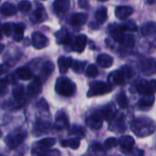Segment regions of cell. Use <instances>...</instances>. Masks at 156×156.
<instances>
[{"label": "cell", "mask_w": 156, "mask_h": 156, "mask_svg": "<svg viewBox=\"0 0 156 156\" xmlns=\"http://www.w3.org/2000/svg\"><path fill=\"white\" fill-rule=\"evenodd\" d=\"M32 44L35 48L41 49L46 48L49 44L48 38L40 32H34L32 34Z\"/></svg>", "instance_id": "cell-8"}, {"label": "cell", "mask_w": 156, "mask_h": 156, "mask_svg": "<svg viewBox=\"0 0 156 156\" xmlns=\"http://www.w3.org/2000/svg\"><path fill=\"white\" fill-rule=\"evenodd\" d=\"M31 6L32 5H31V3L29 0H21V1H19V3L17 5V9L20 12L26 13L31 9Z\"/></svg>", "instance_id": "cell-37"}, {"label": "cell", "mask_w": 156, "mask_h": 156, "mask_svg": "<svg viewBox=\"0 0 156 156\" xmlns=\"http://www.w3.org/2000/svg\"><path fill=\"white\" fill-rule=\"evenodd\" d=\"M32 154L34 155H59L60 152L58 150H50L48 148H41V147H37V148H34L31 152Z\"/></svg>", "instance_id": "cell-27"}, {"label": "cell", "mask_w": 156, "mask_h": 156, "mask_svg": "<svg viewBox=\"0 0 156 156\" xmlns=\"http://www.w3.org/2000/svg\"><path fill=\"white\" fill-rule=\"evenodd\" d=\"M118 144V140L114 137H111L105 140L104 144H103V148L106 150H111L114 147H116Z\"/></svg>", "instance_id": "cell-39"}, {"label": "cell", "mask_w": 156, "mask_h": 156, "mask_svg": "<svg viewBox=\"0 0 156 156\" xmlns=\"http://www.w3.org/2000/svg\"><path fill=\"white\" fill-rule=\"evenodd\" d=\"M154 103V94L144 95V98H142L138 102V107L140 110L147 111L150 108H152Z\"/></svg>", "instance_id": "cell-22"}, {"label": "cell", "mask_w": 156, "mask_h": 156, "mask_svg": "<svg viewBox=\"0 0 156 156\" xmlns=\"http://www.w3.org/2000/svg\"><path fill=\"white\" fill-rule=\"evenodd\" d=\"M56 144L55 138H45L37 143V145L41 148H50Z\"/></svg>", "instance_id": "cell-34"}, {"label": "cell", "mask_w": 156, "mask_h": 156, "mask_svg": "<svg viewBox=\"0 0 156 156\" xmlns=\"http://www.w3.org/2000/svg\"><path fill=\"white\" fill-rule=\"evenodd\" d=\"M69 134L70 135H76L77 138H83L85 137V131L82 127L80 126H72L71 129L69 130Z\"/></svg>", "instance_id": "cell-36"}, {"label": "cell", "mask_w": 156, "mask_h": 156, "mask_svg": "<svg viewBox=\"0 0 156 156\" xmlns=\"http://www.w3.org/2000/svg\"><path fill=\"white\" fill-rule=\"evenodd\" d=\"M6 86H7V81H6L5 79L0 80V94L5 92V90L6 89Z\"/></svg>", "instance_id": "cell-48"}, {"label": "cell", "mask_w": 156, "mask_h": 156, "mask_svg": "<svg viewBox=\"0 0 156 156\" xmlns=\"http://www.w3.org/2000/svg\"><path fill=\"white\" fill-rule=\"evenodd\" d=\"M113 86L110 84L109 82H103V81H94L91 82L90 85V90L87 93V96L89 98L95 97V96H101L106 93H109L112 90Z\"/></svg>", "instance_id": "cell-4"}, {"label": "cell", "mask_w": 156, "mask_h": 156, "mask_svg": "<svg viewBox=\"0 0 156 156\" xmlns=\"http://www.w3.org/2000/svg\"><path fill=\"white\" fill-rule=\"evenodd\" d=\"M117 128H118V131L120 132H123L126 127H125V124H124V118H123V115H121L118 120H117Z\"/></svg>", "instance_id": "cell-46"}, {"label": "cell", "mask_w": 156, "mask_h": 156, "mask_svg": "<svg viewBox=\"0 0 156 156\" xmlns=\"http://www.w3.org/2000/svg\"><path fill=\"white\" fill-rule=\"evenodd\" d=\"M69 120L65 112H58L56 115L55 118V122H54V129L57 131H62L65 129L69 128Z\"/></svg>", "instance_id": "cell-10"}, {"label": "cell", "mask_w": 156, "mask_h": 156, "mask_svg": "<svg viewBox=\"0 0 156 156\" xmlns=\"http://www.w3.org/2000/svg\"><path fill=\"white\" fill-rule=\"evenodd\" d=\"M97 63L100 67L108 69L113 64V58L108 54H100L97 57Z\"/></svg>", "instance_id": "cell-24"}, {"label": "cell", "mask_w": 156, "mask_h": 156, "mask_svg": "<svg viewBox=\"0 0 156 156\" xmlns=\"http://www.w3.org/2000/svg\"><path fill=\"white\" fill-rule=\"evenodd\" d=\"M47 17H48V14L45 8L40 6L32 12V14L30 15V21L34 24H37V23H41L45 21Z\"/></svg>", "instance_id": "cell-15"}, {"label": "cell", "mask_w": 156, "mask_h": 156, "mask_svg": "<svg viewBox=\"0 0 156 156\" xmlns=\"http://www.w3.org/2000/svg\"><path fill=\"white\" fill-rule=\"evenodd\" d=\"M70 6V0H54L53 8L58 16H63Z\"/></svg>", "instance_id": "cell-11"}, {"label": "cell", "mask_w": 156, "mask_h": 156, "mask_svg": "<svg viewBox=\"0 0 156 156\" xmlns=\"http://www.w3.org/2000/svg\"><path fill=\"white\" fill-rule=\"evenodd\" d=\"M26 138H27V132L25 130L16 129L5 136V143L10 150H14L18 146H20Z\"/></svg>", "instance_id": "cell-3"}, {"label": "cell", "mask_w": 156, "mask_h": 156, "mask_svg": "<svg viewBox=\"0 0 156 156\" xmlns=\"http://www.w3.org/2000/svg\"><path fill=\"white\" fill-rule=\"evenodd\" d=\"M122 74H123V77L124 79H127V80H132L133 77H134V71L133 69V68H131L130 66H122V69H121Z\"/></svg>", "instance_id": "cell-38"}, {"label": "cell", "mask_w": 156, "mask_h": 156, "mask_svg": "<svg viewBox=\"0 0 156 156\" xmlns=\"http://www.w3.org/2000/svg\"><path fill=\"white\" fill-rule=\"evenodd\" d=\"M133 8L130 5H119L115 9V16L120 20H125L133 13Z\"/></svg>", "instance_id": "cell-14"}, {"label": "cell", "mask_w": 156, "mask_h": 156, "mask_svg": "<svg viewBox=\"0 0 156 156\" xmlns=\"http://www.w3.org/2000/svg\"><path fill=\"white\" fill-rule=\"evenodd\" d=\"M13 97L15 98V100L19 103V104H23L25 101V90L23 86H17L16 88L13 89Z\"/></svg>", "instance_id": "cell-30"}, {"label": "cell", "mask_w": 156, "mask_h": 156, "mask_svg": "<svg viewBox=\"0 0 156 156\" xmlns=\"http://www.w3.org/2000/svg\"><path fill=\"white\" fill-rule=\"evenodd\" d=\"M55 37H56V40L58 44L68 45L71 42V37L69 33L68 32V30L65 28H61L60 30H58L55 34Z\"/></svg>", "instance_id": "cell-21"}, {"label": "cell", "mask_w": 156, "mask_h": 156, "mask_svg": "<svg viewBox=\"0 0 156 156\" xmlns=\"http://www.w3.org/2000/svg\"><path fill=\"white\" fill-rule=\"evenodd\" d=\"M154 1H155V0H145V2H146L147 4H149V5H153V4L154 3Z\"/></svg>", "instance_id": "cell-51"}, {"label": "cell", "mask_w": 156, "mask_h": 156, "mask_svg": "<svg viewBox=\"0 0 156 156\" xmlns=\"http://www.w3.org/2000/svg\"><path fill=\"white\" fill-rule=\"evenodd\" d=\"M141 68L144 74L152 75L155 73V59L154 58H145L141 62Z\"/></svg>", "instance_id": "cell-16"}, {"label": "cell", "mask_w": 156, "mask_h": 156, "mask_svg": "<svg viewBox=\"0 0 156 156\" xmlns=\"http://www.w3.org/2000/svg\"><path fill=\"white\" fill-rule=\"evenodd\" d=\"M131 130L138 137H146L154 133L155 124L152 119L141 117L134 119L131 122Z\"/></svg>", "instance_id": "cell-1"}, {"label": "cell", "mask_w": 156, "mask_h": 156, "mask_svg": "<svg viewBox=\"0 0 156 156\" xmlns=\"http://www.w3.org/2000/svg\"><path fill=\"white\" fill-rule=\"evenodd\" d=\"M99 112L101 113L103 120L110 122L114 119V117L117 113L116 106L114 105V103H109L108 105H105L104 107H102L99 111Z\"/></svg>", "instance_id": "cell-9"}, {"label": "cell", "mask_w": 156, "mask_h": 156, "mask_svg": "<svg viewBox=\"0 0 156 156\" xmlns=\"http://www.w3.org/2000/svg\"><path fill=\"white\" fill-rule=\"evenodd\" d=\"M85 65H86V62H83V61H80V60H76V61H72V64H71V67H72V69L77 72V73H81L85 68Z\"/></svg>", "instance_id": "cell-41"}, {"label": "cell", "mask_w": 156, "mask_h": 156, "mask_svg": "<svg viewBox=\"0 0 156 156\" xmlns=\"http://www.w3.org/2000/svg\"><path fill=\"white\" fill-rule=\"evenodd\" d=\"M95 18L97 23L99 24H103L107 18H108V10L107 7L105 6H101L97 9L96 13H95Z\"/></svg>", "instance_id": "cell-28"}, {"label": "cell", "mask_w": 156, "mask_h": 156, "mask_svg": "<svg viewBox=\"0 0 156 156\" xmlns=\"http://www.w3.org/2000/svg\"><path fill=\"white\" fill-rule=\"evenodd\" d=\"M117 103L120 106V108H122V109H127L128 108L129 101H128V99H127L124 92H121V93L118 94V96H117Z\"/></svg>", "instance_id": "cell-35"}, {"label": "cell", "mask_w": 156, "mask_h": 156, "mask_svg": "<svg viewBox=\"0 0 156 156\" xmlns=\"http://www.w3.org/2000/svg\"><path fill=\"white\" fill-rule=\"evenodd\" d=\"M0 12L5 16H14L16 14L17 7L9 2H5L2 5V6L0 8Z\"/></svg>", "instance_id": "cell-26"}, {"label": "cell", "mask_w": 156, "mask_h": 156, "mask_svg": "<svg viewBox=\"0 0 156 156\" xmlns=\"http://www.w3.org/2000/svg\"><path fill=\"white\" fill-rule=\"evenodd\" d=\"M12 31H13V24H11V23H5V24L3 25V27H2V32L5 34V36L10 37L12 35Z\"/></svg>", "instance_id": "cell-45"}, {"label": "cell", "mask_w": 156, "mask_h": 156, "mask_svg": "<svg viewBox=\"0 0 156 156\" xmlns=\"http://www.w3.org/2000/svg\"><path fill=\"white\" fill-rule=\"evenodd\" d=\"M76 84L68 78L60 77L57 80L55 84V90L58 94L64 97L73 96L76 92Z\"/></svg>", "instance_id": "cell-2"}, {"label": "cell", "mask_w": 156, "mask_h": 156, "mask_svg": "<svg viewBox=\"0 0 156 156\" xmlns=\"http://www.w3.org/2000/svg\"><path fill=\"white\" fill-rule=\"evenodd\" d=\"M109 31L111 33V36L112 37L113 40L119 43H122L123 37H124V30L122 29L121 25L117 24H111L109 27Z\"/></svg>", "instance_id": "cell-13"}, {"label": "cell", "mask_w": 156, "mask_h": 156, "mask_svg": "<svg viewBox=\"0 0 156 156\" xmlns=\"http://www.w3.org/2000/svg\"><path fill=\"white\" fill-rule=\"evenodd\" d=\"M1 136H2V133L0 132V138H1Z\"/></svg>", "instance_id": "cell-54"}, {"label": "cell", "mask_w": 156, "mask_h": 156, "mask_svg": "<svg viewBox=\"0 0 156 156\" xmlns=\"http://www.w3.org/2000/svg\"><path fill=\"white\" fill-rule=\"evenodd\" d=\"M121 26H122V29L124 31H132V32H134V31L137 30V26L133 21H129V22L124 23V24H122Z\"/></svg>", "instance_id": "cell-44"}, {"label": "cell", "mask_w": 156, "mask_h": 156, "mask_svg": "<svg viewBox=\"0 0 156 156\" xmlns=\"http://www.w3.org/2000/svg\"><path fill=\"white\" fill-rule=\"evenodd\" d=\"M0 1H1V0H0Z\"/></svg>", "instance_id": "cell-56"}, {"label": "cell", "mask_w": 156, "mask_h": 156, "mask_svg": "<svg viewBox=\"0 0 156 156\" xmlns=\"http://www.w3.org/2000/svg\"><path fill=\"white\" fill-rule=\"evenodd\" d=\"M79 6L80 8H83V9L89 8V6H90L89 1L88 0H79Z\"/></svg>", "instance_id": "cell-49"}, {"label": "cell", "mask_w": 156, "mask_h": 156, "mask_svg": "<svg viewBox=\"0 0 156 156\" xmlns=\"http://www.w3.org/2000/svg\"><path fill=\"white\" fill-rule=\"evenodd\" d=\"M7 70H8V67H7V66L0 64V75L5 74Z\"/></svg>", "instance_id": "cell-50"}, {"label": "cell", "mask_w": 156, "mask_h": 156, "mask_svg": "<svg viewBox=\"0 0 156 156\" xmlns=\"http://www.w3.org/2000/svg\"><path fill=\"white\" fill-rule=\"evenodd\" d=\"M134 37L131 34L129 35H124V37L122 41L121 44H122L124 47H128V48H133L134 46Z\"/></svg>", "instance_id": "cell-40"}, {"label": "cell", "mask_w": 156, "mask_h": 156, "mask_svg": "<svg viewBox=\"0 0 156 156\" xmlns=\"http://www.w3.org/2000/svg\"><path fill=\"white\" fill-rule=\"evenodd\" d=\"M86 45H87V37L85 35H80L76 37V38L74 39L71 48L75 52L81 53L85 49Z\"/></svg>", "instance_id": "cell-17"}, {"label": "cell", "mask_w": 156, "mask_h": 156, "mask_svg": "<svg viewBox=\"0 0 156 156\" xmlns=\"http://www.w3.org/2000/svg\"><path fill=\"white\" fill-rule=\"evenodd\" d=\"M118 144H120L121 150L123 154H130L135 145V141L132 136L125 135L120 138L118 141Z\"/></svg>", "instance_id": "cell-7"}, {"label": "cell", "mask_w": 156, "mask_h": 156, "mask_svg": "<svg viewBox=\"0 0 156 156\" xmlns=\"http://www.w3.org/2000/svg\"><path fill=\"white\" fill-rule=\"evenodd\" d=\"M137 91L141 95H151L154 94L156 90L155 80H152L151 81L147 80H141L136 86Z\"/></svg>", "instance_id": "cell-5"}, {"label": "cell", "mask_w": 156, "mask_h": 156, "mask_svg": "<svg viewBox=\"0 0 156 156\" xmlns=\"http://www.w3.org/2000/svg\"><path fill=\"white\" fill-rule=\"evenodd\" d=\"M37 107L43 109L44 111H48V105L46 102V101L44 99H41L38 102H37Z\"/></svg>", "instance_id": "cell-47"}, {"label": "cell", "mask_w": 156, "mask_h": 156, "mask_svg": "<svg viewBox=\"0 0 156 156\" xmlns=\"http://www.w3.org/2000/svg\"><path fill=\"white\" fill-rule=\"evenodd\" d=\"M26 29V26L23 23H18L14 25L13 24V31H12V35H13V38L16 41H20L21 39H23L24 37V31Z\"/></svg>", "instance_id": "cell-25"}, {"label": "cell", "mask_w": 156, "mask_h": 156, "mask_svg": "<svg viewBox=\"0 0 156 156\" xmlns=\"http://www.w3.org/2000/svg\"><path fill=\"white\" fill-rule=\"evenodd\" d=\"M86 74L88 77L90 78H95L96 76H98L99 74V69H98V67L94 64H90L87 69H86Z\"/></svg>", "instance_id": "cell-42"}, {"label": "cell", "mask_w": 156, "mask_h": 156, "mask_svg": "<svg viewBox=\"0 0 156 156\" xmlns=\"http://www.w3.org/2000/svg\"><path fill=\"white\" fill-rule=\"evenodd\" d=\"M88 19V15L84 14V13H75L70 16L69 19V24L74 27H81L82 25H84L86 23Z\"/></svg>", "instance_id": "cell-18"}, {"label": "cell", "mask_w": 156, "mask_h": 156, "mask_svg": "<svg viewBox=\"0 0 156 156\" xmlns=\"http://www.w3.org/2000/svg\"><path fill=\"white\" fill-rule=\"evenodd\" d=\"M60 145L62 147H69V148H71L72 150H77L80 145V138L67 139V140H63L60 143Z\"/></svg>", "instance_id": "cell-31"}, {"label": "cell", "mask_w": 156, "mask_h": 156, "mask_svg": "<svg viewBox=\"0 0 156 156\" xmlns=\"http://www.w3.org/2000/svg\"><path fill=\"white\" fill-rule=\"evenodd\" d=\"M5 49V46L3 44H0V54L3 52V50Z\"/></svg>", "instance_id": "cell-52"}, {"label": "cell", "mask_w": 156, "mask_h": 156, "mask_svg": "<svg viewBox=\"0 0 156 156\" xmlns=\"http://www.w3.org/2000/svg\"><path fill=\"white\" fill-rule=\"evenodd\" d=\"M50 129V122L49 121H46L43 119H38L35 124L33 133L35 134V136H39V135H43L44 133H48Z\"/></svg>", "instance_id": "cell-12"}, {"label": "cell", "mask_w": 156, "mask_h": 156, "mask_svg": "<svg viewBox=\"0 0 156 156\" xmlns=\"http://www.w3.org/2000/svg\"><path fill=\"white\" fill-rule=\"evenodd\" d=\"M90 151H92V152H94L95 154H106V152H105V149L103 148V146H101V144H92L90 147Z\"/></svg>", "instance_id": "cell-43"}, {"label": "cell", "mask_w": 156, "mask_h": 156, "mask_svg": "<svg viewBox=\"0 0 156 156\" xmlns=\"http://www.w3.org/2000/svg\"><path fill=\"white\" fill-rule=\"evenodd\" d=\"M41 88H42V84L39 78H35L32 80V82L28 84L27 88V92L30 96H37L40 93Z\"/></svg>", "instance_id": "cell-20"}, {"label": "cell", "mask_w": 156, "mask_h": 156, "mask_svg": "<svg viewBox=\"0 0 156 156\" xmlns=\"http://www.w3.org/2000/svg\"><path fill=\"white\" fill-rule=\"evenodd\" d=\"M100 1H102V2H104V1H108V0H100Z\"/></svg>", "instance_id": "cell-55"}, {"label": "cell", "mask_w": 156, "mask_h": 156, "mask_svg": "<svg viewBox=\"0 0 156 156\" xmlns=\"http://www.w3.org/2000/svg\"><path fill=\"white\" fill-rule=\"evenodd\" d=\"M72 64V58L69 57H59L58 59V66L59 69V72L61 74H65L68 70L69 68L71 67Z\"/></svg>", "instance_id": "cell-23"}, {"label": "cell", "mask_w": 156, "mask_h": 156, "mask_svg": "<svg viewBox=\"0 0 156 156\" xmlns=\"http://www.w3.org/2000/svg\"><path fill=\"white\" fill-rule=\"evenodd\" d=\"M15 74L18 79L22 80H29L33 77V73L27 68H19L16 70Z\"/></svg>", "instance_id": "cell-29"}, {"label": "cell", "mask_w": 156, "mask_h": 156, "mask_svg": "<svg viewBox=\"0 0 156 156\" xmlns=\"http://www.w3.org/2000/svg\"><path fill=\"white\" fill-rule=\"evenodd\" d=\"M124 77L121 69L114 70L111 72L108 76V82L110 84L113 85H121L124 82Z\"/></svg>", "instance_id": "cell-19"}, {"label": "cell", "mask_w": 156, "mask_h": 156, "mask_svg": "<svg viewBox=\"0 0 156 156\" xmlns=\"http://www.w3.org/2000/svg\"><path fill=\"white\" fill-rule=\"evenodd\" d=\"M156 30V25L154 21L148 22L146 23L143 27H142V34L144 37H148V36H152L154 35Z\"/></svg>", "instance_id": "cell-32"}, {"label": "cell", "mask_w": 156, "mask_h": 156, "mask_svg": "<svg viewBox=\"0 0 156 156\" xmlns=\"http://www.w3.org/2000/svg\"><path fill=\"white\" fill-rule=\"evenodd\" d=\"M54 71V64L51 61H45L41 67V75L43 77H49Z\"/></svg>", "instance_id": "cell-33"}, {"label": "cell", "mask_w": 156, "mask_h": 156, "mask_svg": "<svg viewBox=\"0 0 156 156\" xmlns=\"http://www.w3.org/2000/svg\"><path fill=\"white\" fill-rule=\"evenodd\" d=\"M85 123L88 127H90L92 130H100L103 124V119L101 115V113L95 112L86 118Z\"/></svg>", "instance_id": "cell-6"}, {"label": "cell", "mask_w": 156, "mask_h": 156, "mask_svg": "<svg viewBox=\"0 0 156 156\" xmlns=\"http://www.w3.org/2000/svg\"><path fill=\"white\" fill-rule=\"evenodd\" d=\"M1 31H2V30L0 29V38H1V37H2V36H3V32H1Z\"/></svg>", "instance_id": "cell-53"}]
</instances>
